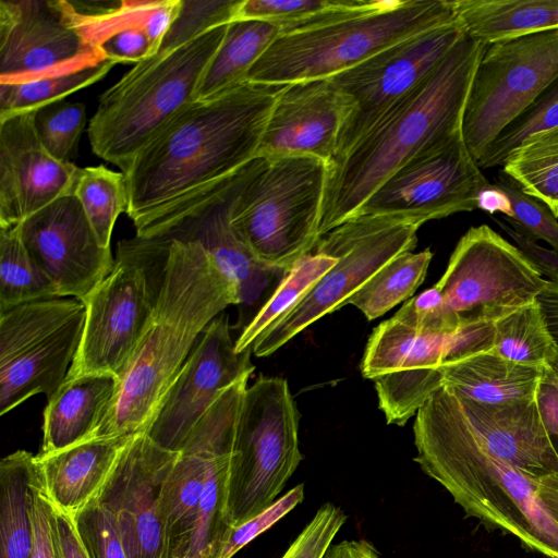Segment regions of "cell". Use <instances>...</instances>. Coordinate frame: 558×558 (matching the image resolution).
I'll return each instance as SVG.
<instances>
[{
	"label": "cell",
	"instance_id": "816d5d0a",
	"mask_svg": "<svg viewBox=\"0 0 558 558\" xmlns=\"http://www.w3.org/2000/svg\"><path fill=\"white\" fill-rule=\"evenodd\" d=\"M500 228L508 233L514 241L515 246L534 265L542 276L551 282L558 283V253L554 250L545 248L536 243V241L521 234L512 229L508 223L500 219L494 218Z\"/></svg>",
	"mask_w": 558,
	"mask_h": 558
},
{
	"label": "cell",
	"instance_id": "d4e9b609",
	"mask_svg": "<svg viewBox=\"0 0 558 558\" xmlns=\"http://www.w3.org/2000/svg\"><path fill=\"white\" fill-rule=\"evenodd\" d=\"M548 368L515 363L493 350L476 352L439 366L442 386L485 404L537 398Z\"/></svg>",
	"mask_w": 558,
	"mask_h": 558
},
{
	"label": "cell",
	"instance_id": "1f68e13d",
	"mask_svg": "<svg viewBox=\"0 0 558 558\" xmlns=\"http://www.w3.org/2000/svg\"><path fill=\"white\" fill-rule=\"evenodd\" d=\"M433 253L404 252L381 267L347 304L359 308L368 320H374L397 304L411 298L424 281Z\"/></svg>",
	"mask_w": 558,
	"mask_h": 558
},
{
	"label": "cell",
	"instance_id": "52a82bcc",
	"mask_svg": "<svg viewBox=\"0 0 558 558\" xmlns=\"http://www.w3.org/2000/svg\"><path fill=\"white\" fill-rule=\"evenodd\" d=\"M328 162L310 155H258L231 211L238 236L265 267L286 274L319 236Z\"/></svg>",
	"mask_w": 558,
	"mask_h": 558
},
{
	"label": "cell",
	"instance_id": "7dc6e473",
	"mask_svg": "<svg viewBox=\"0 0 558 558\" xmlns=\"http://www.w3.org/2000/svg\"><path fill=\"white\" fill-rule=\"evenodd\" d=\"M345 521L347 514L339 506L325 502L281 558H323Z\"/></svg>",
	"mask_w": 558,
	"mask_h": 558
},
{
	"label": "cell",
	"instance_id": "74e56055",
	"mask_svg": "<svg viewBox=\"0 0 558 558\" xmlns=\"http://www.w3.org/2000/svg\"><path fill=\"white\" fill-rule=\"evenodd\" d=\"M110 60H104L76 71L47 77L0 83V118L32 112L100 81L112 69Z\"/></svg>",
	"mask_w": 558,
	"mask_h": 558
},
{
	"label": "cell",
	"instance_id": "7c38bea8",
	"mask_svg": "<svg viewBox=\"0 0 558 558\" xmlns=\"http://www.w3.org/2000/svg\"><path fill=\"white\" fill-rule=\"evenodd\" d=\"M546 281L515 245L481 225L461 236L436 286L453 333L462 324L495 322L535 301Z\"/></svg>",
	"mask_w": 558,
	"mask_h": 558
},
{
	"label": "cell",
	"instance_id": "c3c4849f",
	"mask_svg": "<svg viewBox=\"0 0 558 558\" xmlns=\"http://www.w3.org/2000/svg\"><path fill=\"white\" fill-rule=\"evenodd\" d=\"M105 59L113 63H134L154 54L150 40L143 24L122 26L111 34L99 47Z\"/></svg>",
	"mask_w": 558,
	"mask_h": 558
},
{
	"label": "cell",
	"instance_id": "484cf974",
	"mask_svg": "<svg viewBox=\"0 0 558 558\" xmlns=\"http://www.w3.org/2000/svg\"><path fill=\"white\" fill-rule=\"evenodd\" d=\"M119 379L111 374L65 378L44 411L38 454L56 452L90 438L116 395Z\"/></svg>",
	"mask_w": 558,
	"mask_h": 558
},
{
	"label": "cell",
	"instance_id": "60d3db41",
	"mask_svg": "<svg viewBox=\"0 0 558 558\" xmlns=\"http://www.w3.org/2000/svg\"><path fill=\"white\" fill-rule=\"evenodd\" d=\"M86 124L82 102L56 101L34 111V125L46 150L57 160L72 162Z\"/></svg>",
	"mask_w": 558,
	"mask_h": 558
},
{
	"label": "cell",
	"instance_id": "5bb4252c",
	"mask_svg": "<svg viewBox=\"0 0 558 558\" xmlns=\"http://www.w3.org/2000/svg\"><path fill=\"white\" fill-rule=\"evenodd\" d=\"M487 185L461 130L417 150L376 189L356 215L390 217L421 227L429 220L477 209Z\"/></svg>",
	"mask_w": 558,
	"mask_h": 558
},
{
	"label": "cell",
	"instance_id": "f1b7e54d",
	"mask_svg": "<svg viewBox=\"0 0 558 558\" xmlns=\"http://www.w3.org/2000/svg\"><path fill=\"white\" fill-rule=\"evenodd\" d=\"M36 456L14 451L0 462V558H31Z\"/></svg>",
	"mask_w": 558,
	"mask_h": 558
},
{
	"label": "cell",
	"instance_id": "9a60e30c",
	"mask_svg": "<svg viewBox=\"0 0 558 558\" xmlns=\"http://www.w3.org/2000/svg\"><path fill=\"white\" fill-rule=\"evenodd\" d=\"M254 159L234 173L185 195L134 225L136 235L141 238L198 242L219 269L236 283L239 305L254 304L272 275L278 274L255 258L231 226L233 204L252 171Z\"/></svg>",
	"mask_w": 558,
	"mask_h": 558
},
{
	"label": "cell",
	"instance_id": "7402d4cb",
	"mask_svg": "<svg viewBox=\"0 0 558 558\" xmlns=\"http://www.w3.org/2000/svg\"><path fill=\"white\" fill-rule=\"evenodd\" d=\"M349 111L328 78L287 84L267 120L258 155H310L329 165Z\"/></svg>",
	"mask_w": 558,
	"mask_h": 558
},
{
	"label": "cell",
	"instance_id": "6f0895ef",
	"mask_svg": "<svg viewBox=\"0 0 558 558\" xmlns=\"http://www.w3.org/2000/svg\"><path fill=\"white\" fill-rule=\"evenodd\" d=\"M547 327L558 347V283L546 281L543 291L537 295Z\"/></svg>",
	"mask_w": 558,
	"mask_h": 558
},
{
	"label": "cell",
	"instance_id": "83f0119b",
	"mask_svg": "<svg viewBox=\"0 0 558 558\" xmlns=\"http://www.w3.org/2000/svg\"><path fill=\"white\" fill-rule=\"evenodd\" d=\"M456 21L487 46L558 28V0H451Z\"/></svg>",
	"mask_w": 558,
	"mask_h": 558
},
{
	"label": "cell",
	"instance_id": "f5cc1de1",
	"mask_svg": "<svg viewBox=\"0 0 558 558\" xmlns=\"http://www.w3.org/2000/svg\"><path fill=\"white\" fill-rule=\"evenodd\" d=\"M51 523L59 558H89L76 533L72 515L57 509L53 504Z\"/></svg>",
	"mask_w": 558,
	"mask_h": 558
},
{
	"label": "cell",
	"instance_id": "9f6ffc18",
	"mask_svg": "<svg viewBox=\"0 0 558 558\" xmlns=\"http://www.w3.org/2000/svg\"><path fill=\"white\" fill-rule=\"evenodd\" d=\"M323 558H383L367 539H344L331 544Z\"/></svg>",
	"mask_w": 558,
	"mask_h": 558
},
{
	"label": "cell",
	"instance_id": "8992f818",
	"mask_svg": "<svg viewBox=\"0 0 558 558\" xmlns=\"http://www.w3.org/2000/svg\"><path fill=\"white\" fill-rule=\"evenodd\" d=\"M454 22L451 0H381L366 11L279 34L246 81L287 85L328 78L396 43Z\"/></svg>",
	"mask_w": 558,
	"mask_h": 558
},
{
	"label": "cell",
	"instance_id": "ffe728a7",
	"mask_svg": "<svg viewBox=\"0 0 558 558\" xmlns=\"http://www.w3.org/2000/svg\"><path fill=\"white\" fill-rule=\"evenodd\" d=\"M19 230L34 262L56 284L59 298L82 300L112 270L110 247L100 244L73 193L32 215Z\"/></svg>",
	"mask_w": 558,
	"mask_h": 558
},
{
	"label": "cell",
	"instance_id": "91938a15",
	"mask_svg": "<svg viewBox=\"0 0 558 558\" xmlns=\"http://www.w3.org/2000/svg\"><path fill=\"white\" fill-rule=\"evenodd\" d=\"M557 361H558V359H557Z\"/></svg>",
	"mask_w": 558,
	"mask_h": 558
},
{
	"label": "cell",
	"instance_id": "ba28073f",
	"mask_svg": "<svg viewBox=\"0 0 558 558\" xmlns=\"http://www.w3.org/2000/svg\"><path fill=\"white\" fill-rule=\"evenodd\" d=\"M169 247V239L119 241L112 270L81 300L85 325L66 378L120 376L155 312Z\"/></svg>",
	"mask_w": 558,
	"mask_h": 558
},
{
	"label": "cell",
	"instance_id": "603a6c76",
	"mask_svg": "<svg viewBox=\"0 0 558 558\" xmlns=\"http://www.w3.org/2000/svg\"><path fill=\"white\" fill-rule=\"evenodd\" d=\"M450 389L464 421L492 454L535 477L558 476V454L537 398L485 404Z\"/></svg>",
	"mask_w": 558,
	"mask_h": 558
},
{
	"label": "cell",
	"instance_id": "4316f807",
	"mask_svg": "<svg viewBox=\"0 0 558 558\" xmlns=\"http://www.w3.org/2000/svg\"><path fill=\"white\" fill-rule=\"evenodd\" d=\"M448 336L420 332L398 369L373 380L378 407L387 424L403 426L442 386L439 366L444 362Z\"/></svg>",
	"mask_w": 558,
	"mask_h": 558
},
{
	"label": "cell",
	"instance_id": "7bdbcfd3",
	"mask_svg": "<svg viewBox=\"0 0 558 558\" xmlns=\"http://www.w3.org/2000/svg\"><path fill=\"white\" fill-rule=\"evenodd\" d=\"M243 0H182L157 53H166L234 21Z\"/></svg>",
	"mask_w": 558,
	"mask_h": 558
},
{
	"label": "cell",
	"instance_id": "f546056e",
	"mask_svg": "<svg viewBox=\"0 0 558 558\" xmlns=\"http://www.w3.org/2000/svg\"><path fill=\"white\" fill-rule=\"evenodd\" d=\"M280 34L278 26L258 20H235L208 64L196 90L205 100L246 81L255 62Z\"/></svg>",
	"mask_w": 558,
	"mask_h": 558
},
{
	"label": "cell",
	"instance_id": "ab89813d",
	"mask_svg": "<svg viewBox=\"0 0 558 558\" xmlns=\"http://www.w3.org/2000/svg\"><path fill=\"white\" fill-rule=\"evenodd\" d=\"M555 128H558V76L498 134L477 165L481 169L501 166L527 137Z\"/></svg>",
	"mask_w": 558,
	"mask_h": 558
},
{
	"label": "cell",
	"instance_id": "8fae6325",
	"mask_svg": "<svg viewBox=\"0 0 558 558\" xmlns=\"http://www.w3.org/2000/svg\"><path fill=\"white\" fill-rule=\"evenodd\" d=\"M86 308L78 299L34 301L0 312V414L31 397L50 399L78 350Z\"/></svg>",
	"mask_w": 558,
	"mask_h": 558
},
{
	"label": "cell",
	"instance_id": "e0dca14e",
	"mask_svg": "<svg viewBox=\"0 0 558 558\" xmlns=\"http://www.w3.org/2000/svg\"><path fill=\"white\" fill-rule=\"evenodd\" d=\"M105 59L71 1L0 0V83L76 71Z\"/></svg>",
	"mask_w": 558,
	"mask_h": 558
},
{
	"label": "cell",
	"instance_id": "680465c9",
	"mask_svg": "<svg viewBox=\"0 0 558 558\" xmlns=\"http://www.w3.org/2000/svg\"><path fill=\"white\" fill-rule=\"evenodd\" d=\"M546 378L558 386V361L547 369Z\"/></svg>",
	"mask_w": 558,
	"mask_h": 558
},
{
	"label": "cell",
	"instance_id": "3957f363",
	"mask_svg": "<svg viewBox=\"0 0 558 558\" xmlns=\"http://www.w3.org/2000/svg\"><path fill=\"white\" fill-rule=\"evenodd\" d=\"M169 240L155 312L89 439L146 433L199 336L229 305L240 304L236 283L198 242Z\"/></svg>",
	"mask_w": 558,
	"mask_h": 558
},
{
	"label": "cell",
	"instance_id": "11a10c76",
	"mask_svg": "<svg viewBox=\"0 0 558 558\" xmlns=\"http://www.w3.org/2000/svg\"><path fill=\"white\" fill-rule=\"evenodd\" d=\"M537 399L543 422L558 454V386L545 378Z\"/></svg>",
	"mask_w": 558,
	"mask_h": 558
},
{
	"label": "cell",
	"instance_id": "30bf717a",
	"mask_svg": "<svg viewBox=\"0 0 558 558\" xmlns=\"http://www.w3.org/2000/svg\"><path fill=\"white\" fill-rule=\"evenodd\" d=\"M418 226L383 216L356 215L318 240L313 252L337 258L316 286L253 343L268 356L323 316L341 308L381 267L411 252Z\"/></svg>",
	"mask_w": 558,
	"mask_h": 558
},
{
	"label": "cell",
	"instance_id": "277c9868",
	"mask_svg": "<svg viewBox=\"0 0 558 558\" xmlns=\"http://www.w3.org/2000/svg\"><path fill=\"white\" fill-rule=\"evenodd\" d=\"M487 47L464 34L417 87L328 165L319 236L355 216L376 189L427 143L462 130L473 76Z\"/></svg>",
	"mask_w": 558,
	"mask_h": 558
},
{
	"label": "cell",
	"instance_id": "ee69618b",
	"mask_svg": "<svg viewBox=\"0 0 558 558\" xmlns=\"http://www.w3.org/2000/svg\"><path fill=\"white\" fill-rule=\"evenodd\" d=\"M420 332L395 318L380 323L372 332L362 360V375L375 378L396 372L414 345Z\"/></svg>",
	"mask_w": 558,
	"mask_h": 558
},
{
	"label": "cell",
	"instance_id": "d6986e66",
	"mask_svg": "<svg viewBox=\"0 0 558 558\" xmlns=\"http://www.w3.org/2000/svg\"><path fill=\"white\" fill-rule=\"evenodd\" d=\"M178 454L133 435L96 498L113 515L128 558H165L161 499Z\"/></svg>",
	"mask_w": 558,
	"mask_h": 558
},
{
	"label": "cell",
	"instance_id": "4fadbf2b",
	"mask_svg": "<svg viewBox=\"0 0 558 558\" xmlns=\"http://www.w3.org/2000/svg\"><path fill=\"white\" fill-rule=\"evenodd\" d=\"M558 76V28L492 44L471 84L462 121L477 162L498 134Z\"/></svg>",
	"mask_w": 558,
	"mask_h": 558
},
{
	"label": "cell",
	"instance_id": "f35d334b",
	"mask_svg": "<svg viewBox=\"0 0 558 558\" xmlns=\"http://www.w3.org/2000/svg\"><path fill=\"white\" fill-rule=\"evenodd\" d=\"M73 194L81 203L100 244L110 247L114 223L128 207L125 175L102 165L80 168Z\"/></svg>",
	"mask_w": 558,
	"mask_h": 558
},
{
	"label": "cell",
	"instance_id": "681fc988",
	"mask_svg": "<svg viewBox=\"0 0 558 558\" xmlns=\"http://www.w3.org/2000/svg\"><path fill=\"white\" fill-rule=\"evenodd\" d=\"M494 322L477 320L462 324L447 338L444 363L493 349Z\"/></svg>",
	"mask_w": 558,
	"mask_h": 558
},
{
	"label": "cell",
	"instance_id": "bcb514c9",
	"mask_svg": "<svg viewBox=\"0 0 558 558\" xmlns=\"http://www.w3.org/2000/svg\"><path fill=\"white\" fill-rule=\"evenodd\" d=\"M303 499L304 485L299 484L259 514L230 526L215 558H232L245 545L287 515Z\"/></svg>",
	"mask_w": 558,
	"mask_h": 558
},
{
	"label": "cell",
	"instance_id": "2e32d148",
	"mask_svg": "<svg viewBox=\"0 0 558 558\" xmlns=\"http://www.w3.org/2000/svg\"><path fill=\"white\" fill-rule=\"evenodd\" d=\"M463 35L456 21L396 43L328 77L350 108L332 161L341 158L417 87Z\"/></svg>",
	"mask_w": 558,
	"mask_h": 558
},
{
	"label": "cell",
	"instance_id": "9c48e42d",
	"mask_svg": "<svg viewBox=\"0 0 558 558\" xmlns=\"http://www.w3.org/2000/svg\"><path fill=\"white\" fill-rule=\"evenodd\" d=\"M300 414L288 381L259 377L246 387L227 487V519L238 525L269 508L303 460Z\"/></svg>",
	"mask_w": 558,
	"mask_h": 558
},
{
	"label": "cell",
	"instance_id": "8d00e7d4",
	"mask_svg": "<svg viewBox=\"0 0 558 558\" xmlns=\"http://www.w3.org/2000/svg\"><path fill=\"white\" fill-rule=\"evenodd\" d=\"M231 457L232 451H227L209 459L196 521L184 558H215L231 526L227 519Z\"/></svg>",
	"mask_w": 558,
	"mask_h": 558
},
{
	"label": "cell",
	"instance_id": "cb8c5ba5",
	"mask_svg": "<svg viewBox=\"0 0 558 558\" xmlns=\"http://www.w3.org/2000/svg\"><path fill=\"white\" fill-rule=\"evenodd\" d=\"M131 437L88 439L37 454L41 486L53 506L74 515L96 499Z\"/></svg>",
	"mask_w": 558,
	"mask_h": 558
},
{
	"label": "cell",
	"instance_id": "b9f144b4",
	"mask_svg": "<svg viewBox=\"0 0 558 558\" xmlns=\"http://www.w3.org/2000/svg\"><path fill=\"white\" fill-rule=\"evenodd\" d=\"M490 186L508 199L511 215L502 218L512 229L533 241H545L558 253V218L545 203L524 193L502 171Z\"/></svg>",
	"mask_w": 558,
	"mask_h": 558
},
{
	"label": "cell",
	"instance_id": "44dd1931",
	"mask_svg": "<svg viewBox=\"0 0 558 558\" xmlns=\"http://www.w3.org/2000/svg\"><path fill=\"white\" fill-rule=\"evenodd\" d=\"M78 170L46 150L34 111L0 118V229L19 226L73 193Z\"/></svg>",
	"mask_w": 558,
	"mask_h": 558
},
{
	"label": "cell",
	"instance_id": "d6a6232c",
	"mask_svg": "<svg viewBox=\"0 0 558 558\" xmlns=\"http://www.w3.org/2000/svg\"><path fill=\"white\" fill-rule=\"evenodd\" d=\"M502 172L558 218V128L535 133L504 161Z\"/></svg>",
	"mask_w": 558,
	"mask_h": 558
},
{
	"label": "cell",
	"instance_id": "f907efd6",
	"mask_svg": "<svg viewBox=\"0 0 558 558\" xmlns=\"http://www.w3.org/2000/svg\"><path fill=\"white\" fill-rule=\"evenodd\" d=\"M51 515L52 502L41 486L38 473L33 507L34 538L31 558H59L52 531Z\"/></svg>",
	"mask_w": 558,
	"mask_h": 558
},
{
	"label": "cell",
	"instance_id": "4dcf8cb0",
	"mask_svg": "<svg viewBox=\"0 0 558 558\" xmlns=\"http://www.w3.org/2000/svg\"><path fill=\"white\" fill-rule=\"evenodd\" d=\"M493 351L515 363L550 367L558 347L537 300L494 322Z\"/></svg>",
	"mask_w": 558,
	"mask_h": 558
},
{
	"label": "cell",
	"instance_id": "ac0fdd59",
	"mask_svg": "<svg viewBox=\"0 0 558 558\" xmlns=\"http://www.w3.org/2000/svg\"><path fill=\"white\" fill-rule=\"evenodd\" d=\"M252 353V347L235 351L229 317L219 314L199 336L145 434L159 447L179 452L220 395L250 378L255 369Z\"/></svg>",
	"mask_w": 558,
	"mask_h": 558
},
{
	"label": "cell",
	"instance_id": "5b68a950",
	"mask_svg": "<svg viewBox=\"0 0 558 558\" xmlns=\"http://www.w3.org/2000/svg\"><path fill=\"white\" fill-rule=\"evenodd\" d=\"M227 27L148 57L104 92L87 130L94 154L124 171L173 117L196 101L202 76Z\"/></svg>",
	"mask_w": 558,
	"mask_h": 558
},
{
	"label": "cell",
	"instance_id": "6da1fadb",
	"mask_svg": "<svg viewBox=\"0 0 558 558\" xmlns=\"http://www.w3.org/2000/svg\"><path fill=\"white\" fill-rule=\"evenodd\" d=\"M413 433L414 461L468 517L558 558V476L535 477L492 454L464 421L447 386L418 409Z\"/></svg>",
	"mask_w": 558,
	"mask_h": 558
},
{
	"label": "cell",
	"instance_id": "836d02e7",
	"mask_svg": "<svg viewBox=\"0 0 558 558\" xmlns=\"http://www.w3.org/2000/svg\"><path fill=\"white\" fill-rule=\"evenodd\" d=\"M337 263V258L312 252L296 260L284 274L279 286L245 325L235 340V351L242 352L291 311Z\"/></svg>",
	"mask_w": 558,
	"mask_h": 558
},
{
	"label": "cell",
	"instance_id": "db71d44e",
	"mask_svg": "<svg viewBox=\"0 0 558 558\" xmlns=\"http://www.w3.org/2000/svg\"><path fill=\"white\" fill-rule=\"evenodd\" d=\"M181 3L182 0H158L146 15L143 28L150 40L154 54L158 52L166 34L174 22Z\"/></svg>",
	"mask_w": 558,
	"mask_h": 558
},
{
	"label": "cell",
	"instance_id": "e575fe53",
	"mask_svg": "<svg viewBox=\"0 0 558 558\" xmlns=\"http://www.w3.org/2000/svg\"><path fill=\"white\" fill-rule=\"evenodd\" d=\"M54 298L58 289L27 252L19 226L0 229V312Z\"/></svg>",
	"mask_w": 558,
	"mask_h": 558
},
{
	"label": "cell",
	"instance_id": "d590c367",
	"mask_svg": "<svg viewBox=\"0 0 558 558\" xmlns=\"http://www.w3.org/2000/svg\"><path fill=\"white\" fill-rule=\"evenodd\" d=\"M377 3L378 0H243L235 20L268 22L278 26L281 34L369 10Z\"/></svg>",
	"mask_w": 558,
	"mask_h": 558
},
{
	"label": "cell",
	"instance_id": "f6af8a7d",
	"mask_svg": "<svg viewBox=\"0 0 558 558\" xmlns=\"http://www.w3.org/2000/svg\"><path fill=\"white\" fill-rule=\"evenodd\" d=\"M89 558H128L117 522L97 499L72 515Z\"/></svg>",
	"mask_w": 558,
	"mask_h": 558
},
{
	"label": "cell",
	"instance_id": "7a4b0ae2",
	"mask_svg": "<svg viewBox=\"0 0 558 558\" xmlns=\"http://www.w3.org/2000/svg\"><path fill=\"white\" fill-rule=\"evenodd\" d=\"M284 87L244 81L173 117L122 171L125 213L133 223L258 156L265 125Z\"/></svg>",
	"mask_w": 558,
	"mask_h": 558
}]
</instances>
